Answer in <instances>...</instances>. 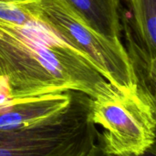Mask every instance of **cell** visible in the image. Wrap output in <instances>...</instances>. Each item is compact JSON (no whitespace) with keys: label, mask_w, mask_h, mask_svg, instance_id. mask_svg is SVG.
Listing matches in <instances>:
<instances>
[{"label":"cell","mask_w":156,"mask_h":156,"mask_svg":"<svg viewBox=\"0 0 156 156\" xmlns=\"http://www.w3.org/2000/svg\"><path fill=\"white\" fill-rule=\"evenodd\" d=\"M112 88L85 55L41 21L0 20V102L68 90L96 98Z\"/></svg>","instance_id":"6da1fadb"},{"label":"cell","mask_w":156,"mask_h":156,"mask_svg":"<svg viewBox=\"0 0 156 156\" xmlns=\"http://www.w3.org/2000/svg\"><path fill=\"white\" fill-rule=\"evenodd\" d=\"M96 31L121 38L118 0H66Z\"/></svg>","instance_id":"8992f818"},{"label":"cell","mask_w":156,"mask_h":156,"mask_svg":"<svg viewBox=\"0 0 156 156\" xmlns=\"http://www.w3.org/2000/svg\"><path fill=\"white\" fill-rule=\"evenodd\" d=\"M90 97L76 91L62 113L19 130H0V156H90L98 136Z\"/></svg>","instance_id":"3957f363"},{"label":"cell","mask_w":156,"mask_h":156,"mask_svg":"<svg viewBox=\"0 0 156 156\" xmlns=\"http://www.w3.org/2000/svg\"><path fill=\"white\" fill-rule=\"evenodd\" d=\"M133 12V32L140 44L156 57V0H128Z\"/></svg>","instance_id":"52a82bcc"},{"label":"cell","mask_w":156,"mask_h":156,"mask_svg":"<svg viewBox=\"0 0 156 156\" xmlns=\"http://www.w3.org/2000/svg\"><path fill=\"white\" fill-rule=\"evenodd\" d=\"M30 10L37 20L85 55L114 88L124 93L138 90L137 78L121 38L96 31L66 0H37Z\"/></svg>","instance_id":"7a4b0ae2"},{"label":"cell","mask_w":156,"mask_h":156,"mask_svg":"<svg viewBox=\"0 0 156 156\" xmlns=\"http://www.w3.org/2000/svg\"><path fill=\"white\" fill-rule=\"evenodd\" d=\"M37 1V0H0V4L19 5V6H29L32 3Z\"/></svg>","instance_id":"9c48e42d"},{"label":"cell","mask_w":156,"mask_h":156,"mask_svg":"<svg viewBox=\"0 0 156 156\" xmlns=\"http://www.w3.org/2000/svg\"><path fill=\"white\" fill-rule=\"evenodd\" d=\"M90 156H155V146L153 147L150 151L146 152L144 154H108L106 152H104L98 144H95L91 153Z\"/></svg>","instance_id":"ba28073f"},{"label":"cell","mask_w":156,"mask_h":156,"mask_svg":"<svg viewBox=\"0 0 156 156\" xmlns=\"http://www.w3.org/2000/svg\"><path fill=\"white\" fill-rule=\"evenodd\" d=\"M90 119L104 132L99 146L112 154H144L155 146V101L141 90L124 93L113 88L90 98Z\"/></svg>","instance_id":"277c9868"},{"label":"cell","mask_w":156,"mask_h":156,"mask_svg":"<svg viewBox=\"0 0 156 156\" xmlns=\"http://www.w3.org/2000/svg\"><path fill=\"white\" fill-rule=\"evenodd\" d=\"M76 91H57L0 102V130L27 128L65 112Z\"/></svg>","instance_id":"5b68a950"}]
</instances>
